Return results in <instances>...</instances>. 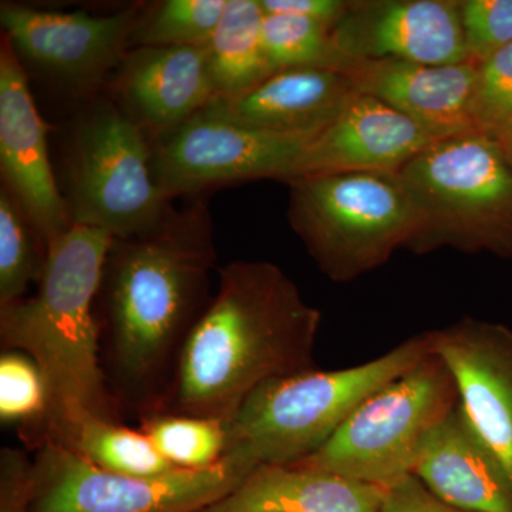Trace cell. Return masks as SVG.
Masks as SVG:
<instances>
[{
    "instance_id": "2e32d148",
    "label": "cell",
    "mask_w": 512,
    "mask_h": 512,
    "mask_svg": "<svg viewBox=\"0 0 512 512\" xmlns=\"http://www.w3.org/2000/svg\"><path fill=\"white\" fill-rule=\"evenodd\" d=\"M473 63L431 66L400 60L359 59L350 79L357 92L370 94L413 120L431 138L477 131L473 119Z\"/></svg>"
},
{
    "instance_id": "4316f807",
    "label": "cell",
    "mask_w": 512,
    "mask_h": 512,
    "mask_svg": "<svg viewBox=\"0 0 512 512\" xmlns=\"http://www.w3.org/2000/svg\"><path fill=\"white\" fill-rule=\"evenodd\" d=\"M47 389L39 367L28 355L3 350L0 356V420L20 423L26 431L45 419Z\"/></svg>"
},
{
    "instance_id": "d4e9b609",
    "label": "cell",
    "mask_w": 512,
    "mask_h": 512,
    "mask_svg": "<svg viewBox=\"0 0 512 512\" xmlns=\"http://www.w3.org/2000/svg\"><path fill=\"white\" fill-rule=\"evenodd\" d=\"M228 0H167L141 16L133 43L140 47H205Z\"/></svg>"
},
{
    "instance_id": "ffe728a7",
    "label": "cell",
    "mask_w": 512,
    "mask_h": 512,
    "mask_svg": "<svg viewBox=\"0 0 512 512\" xmlns=\"http://www.w3.org/2000/svg\"><path fill=\"white\" fill-rule=\"evenodd\" d=\"M387 491L329 471L261 464L237 490L198 512H380Z\"/></svg>"
},
{
    "instance_id": "52a82bcc",
    "label": "cell",
    "mask_w": 512,
    "mask_h": 512,
    "mask_svg": "<svg viewBox=\"0 0 512 512\" xmlns=\"http://www.w3.org/2000/svg\"><path fill=\"white\" fill-rule=\"evenodd\" d=\"M458 400L450 370L431 353L370 396L319 450L291 464L390 490L413 476L424 441Z\"/></svg>"
},
{
    "instance_id": "7c38bea8",
    "label": "cell",
    "mask_w": 512,
    "mask_h": 512,
    "mask_svg": "<svg viewBox=\"0 0 512 512\" xmlns=\"http://www.w3.org/2000/svg\"><path fill=\"white\" fill-rule=\"evenodd\" d=\"M47 127L33 100L28 74L8 37L0 49V168L6 190L25 212L45 248L73 227L47 151Z\"/></svg>"
},
{
    "instance_id": "e0dca14e",
    "label": "cell",
    "mask_w": 512,
    "mask_h": 512,
    "mask_svg": "<svg viewBox=\"0 0 512 512\" xmlns=\"http://www.w3.org/2000/svg\"><path fill=\"white\" fill-rule=\"evenodd\" d=\"M413 476L448 505L470 512H512V477L457 406L424 441Z\"/></svg>"
},
{
    "instance_id": "cb8c5ba5",
    "label": "cell",
    "mask_w": 512,
    "mask_h": 512,
    "mask_svg": "<svg viewBox=\"0 0 512 512\" xmlns=\"http://www.w3.org/2000/svg\"><path fill=\"white\" fill-rule=\"evenodd\" d=\"M140 430L178 470H205L220 463L227 451V421L154 412L144 414Z\"/></svg>"
},
{
    "instance_id": "4dcf8cb0",
    "label": "cell",
    "mask_w": 512,
    "mask_h": 512,
    "mask_svg": "<svg viewBox=\"0 0 512 512\" xmlns=\"http://www.w3.org/2000/svg\"><path fill=\"white\" fill-rule=\"evenodd\" d=\"M380 512H470L460 510L439 500L430 493L416 476L407 477L402 483L387 491Z\"/></svg>"
},
{
    "instance_id": "603a6c76",
    "label": "cell",
    "mask_w": 512,
    "mask_h": 512,
    "mask_svg": "<svg viewBox=\"0 0 512 512\" xmlns=\"http://www.w3.org/2000/svg\"><path fill=\"white\" fill-rule=\"evenodd\" d=\"M328 25L288 15H265L262 39L272 67L333 70L350 77L359 59L333 42Z\"/></svg>"
},
{
    "instance_id": "ba28073f",
    "label": "cell",
    "mask_w": 512,
    "mask_h": 512,
    "mask_svg": "<svg viewBox=\"0 0 512 512\" xmlns=\"http://www.w3.org/2000/svg\"><path fill=\"white\" fill-rule=\"evenodd\" d=\"M144 130L111 103L97 104L77 128L69 168L73 225L114 239L156 231L173 207L151 170Z\"/></svg>"
},
{
    "instance_id": "9c48e42d",
    "label": "cell",
    "mask_w": 512,
    "mask_h": 512,
    "mask_svg": "<svg viewBox=\"0 0 512 512\" xmlns=\"http://www.w3.org/2000/svg\"><path fill=\"white\" fill-rule=\"evenodd\" d=\"M35 450L29 512H198L237 490L258 467L225 454L205 470L133 477L96 467L53 441H40Z\"/></svg>"
},
{
    "instance_id": "484cf974",
    "label": "cell",
    "mask_w": 512,
    "mask_h": 512,
    "mask_svg": "<svg viewBox=\"0 0 512 512\" xmlns=\"http://www.w3.org/2000/svg\"><path fill=\"white\" fill-rule=\"evenodd\" d=\"M25 212L5 187L0 191V306L20 301L32 284H39L46 254H40L30 234ZM32 227V225H30Z\"/></svg>"
},
{
    "instance_id": "8992f818",
    "label": "cell",
    "mask_w": 512,
    "mask_h": 512,
    "mask_svg": "<svg viewBox=\"0 0 512 512\" xmlns=\"http://www.w3.org/2000/svg\"><path fill=\"white\" fill-rule=\"evenodd\" d=\"M289 185V224L333 282H352L407 249L413 202L392 173L303 175Z\"/></svg>"
},
{
    "instance_id": "9a60e30c",
    "label": "cell",
    "mask_w": 512,
    "mask_h": 512,
    "mask_svg": "<svg viewBox=\"0 0 512 512\" xmlns=\"http://www.w3.org/2000/svg\"><path fill=\"white\" fill-rule=\"evenodd\" d=\"M433 143L399 110L357 92L338 119L306 144L295 178L359 171L397 174Z\"/></svg>"
},
{
    "instance_id": "4fadbf2b",
    "label": "cell",
    "mask_w": 512,
    "mask_h": 512,
    "mask_svg": "<svg viewBox=\"0 0 512 512\" xmlns=\"http://www.w3.org/2000/svg\"><path fill=\"white\" fill-rule=\"evenodd\" d=\"M330 33L355 59L468 62L458 0H349Z\"/></svg>"
},
{
    "instance_id": "d6a6232c",
    "label": "cell",
    "mask_w": 512,
    "mask_h": 512,
    "mask_svg": "<svg viewBox=\"0 0 512 512\" xmlns=\"http://www.w3.org/2000/svg\"><path fill=\"white\" fill-rule=\"evenodd\" d=\"M494 138L498 141L500 147L503 148L505 156H507L512 164V123L510 126L503 128L500 133L495 134Z\"/></svg>"
},
{
    "instance_id": "7a4b0ae2",
    "label": "cell",
    "mask_w": 512,
    "mask_h": 512,
    "mask_svg": "<svg viewBox=\"0 0 512 512\" xmlns=\"http://www.w3.org/2000/svg\"><path fill=\"white\" fill-rule=\"evenodd\" d=\"M215 262L204 204L174 210L143 237L114 239L104 266L106 355L117 389L144 414L163 402L205 306Z\"/></svg>"
},
{
    "instance_id": "44dd1931",
    "label": "cell",
    "mask_w": 512,
    "mask_h": 512,
    "mask_svg": "<svg viewBox=\"0 0 512 512\" xmlns=\"http://www.w3.org/2000/svg\"><path fill=\"white\" fill-rule=\"evenodd\" d=\"M264 18L259 0H228L220 25L205 46L215 99H237L276 72L262 39Z\"/></svg>"
},
{
    "instance_id": "3957f363",
    "label": "cell",
    "mask_w": 512,
    "mask_h": 512,
    "mask_svg": "<svg viewBox=\"0 0 512 512\" xmlns=\"http://www.w3.org/2000/svg\"><path fill=\"white\" fill-rule=\"evenodd\" d=\"M113 242L109 232L73 225L47 245L35 295L0 306L2 349L28 355L46 383L45 419L28 430L33 447L87 416L116 421L94 315Z\"/></svg>"
},
{
    "instance_id": "6da1fadb",
    "label": "cell",
    "mask_w": 512,
    "mask_h": 512,
    "mask_svg": "<svg viewBox=\"0 0 512 512\" xmlns=\"http://www.w3.org/2000/svg\"><path fill=\"white\" fill-rule=\"evenodd\" d=\"M320 320L279 266L225 265L156 412L228 423L262 384L316 369Z\"/></svg>"
},
{
    "instance_id": "ac0fdd59",
    "label": "cell",
    "mask_w": 512,
    "mask_h": 512,
    "mask_svg": "<svg viewBox=\"0 0 512 512\" xmlns=\"http://www.w3.org/2000/svg\"><path fill=\"white\" fill-rule=\"evenodd\" d=\"M119 67L117 90L131 119L161 137L215 99L205 47H138Z\"/></svg>"
},
{
    "instance_id": "1f68e13d",
    "label": "cell",
    "mask_w": 512,
    "mask_h": 512,
    "mask_svg": "<svg viewBox=\"0 0 512 512\" xmlns=\"http://www.w3.org/2000/svg\"><path fill=\"white\" fill-rule=\"evenodd\" d=\"M265 15L316 20L333 28L348 9V0H259Z\"/></svg>"
},
{
    "instance_id": "5b68a950",
    "label": "cell",
    "mask_w": 512,
    "mask_h": 512,
    "mask_svg": "<svg viewBox=\"0 0 512 512\" xmlns=\"http://www.w3.org/2000/svg\"><path fill=\"white\" fill-rule=\"evenodd\" d=\"M417 228L407 249L512 259V164L490 134L434 141L399 171Z\"/></svg>"
},
{
    "instance_id": "8fae6325",
    "label": "cell",
    "mask_w": 512,
    "mask_h": 512,
    "mask_svg": "<svg viewBox=\"0 0 512 512\" xmlns=\"http://www.w3.org/2000/svg\"><path fill=\"white\" fill-rule=\"evenodd\" d=\"M140 19L137 6L107 16L0 6V23L15 52L76 89L99 84L120 66Z\"/></svg>"
},
{
    "instance_id": "d6986e66",
    "label": "cell",
    "mask_w": 512,
    "mask_h": 512,
    "mask_svg": "<svg viewBox=\"0 0 512 512\" xmlns=\"http://www.w3.org/2000/svg\"><path fill=\"white\" fill-rule=\"evenodd\" d=\"M356 93L346 74L285 69L237 99H215L208 106L245 126L312 140L338 119Z\"/></svg>"
},
{
    "instance_id": "f1b7e54d",
    "label": "cell",
    "mask_w": 512,
    "mask_h": 512,
    "mask_svg": "<svg viewBox=\"0 0 512 512\" xmlns=\"http://www.w3.org/2000/svg\"><path fill=\"white\" fill-rule=\"evenodd\" d=\"M468 62L480 64L512 43V0H460Z\"/></svg>"
},
{
    "instance_id": "f546056e",
    "label": "cell",
    "mask_w": 512,
    "mask_h": 512,
    "mask_svg": "<svg viewBox=\"0 0 512 512\" xmlns=\"http://www.w3.org/2000/svg\"><path fill=\"white\" fill-rule=\"evenodd\" d=\"M32 461L23 451H0V512H29Z\"/></svg>"
},
{
    "instance_id": "5bb4252c",
    "label": "cell",
    "mask_w": 512,
    "mask_h": 512,
    "mask_svg": "<svg viewBox=\"0 0 512 512\" xmlns=\"http://www.w3.org/2000/svg\"><path fill=\"white\" fill-rule=\"evenodd\" d=\"M430 333L468 420L512 477V329L466 316Z\"/></svg>"
},
{
    "instance_id": "7402d4cb",
    "label": "cell",
    "mask_w": 512,
    "mask_h": 512,
    "mask_svg": "<svg viewBox=\"0 0 512 512\" xmlns=\"http://www.w3.org/2000/svg\"><path fill=\"white\" fill-rule=\"evenodd\" d=\"M53 443L96 467L124 476L157 477L178 470L158 453L143 431L97 416L77 421Z\"/></svg>"
},
{
    "instance_id": "83f0119b",
    "label": "cell",
    "mask_w": 512,
    "mask_h": 512,
    "mask_svg": "<svg viewBox=\"0 0 512 512\" xmlns=\"http://www.w3.org/2000/svg\"><path fill=\"white\" fill-rule=\"evenodd\" d=\"M473 119L480 133H500L512 123V43L477 64Z\"/></svg>"
},
{
    "instance_id": "30bf717a",
    "label": "cell",
    "mask_w": 512,
    "mask_h": 512,
    "mask_svg": "<svg viewBox=\"0 0 512 512\" xmlns=\"http://www.w3.org/2000/svg\"><path fill=\"white\" fill-rule=\"evenodd\" d=\"M163 138L153 151L151 170L170 200L262 178L288 183L311 141L245 126L211 106Z\"/></svg>"
},
{
    "instance_id": "277c9868",
    "label": "cell",
    "mask_w": 512,
    "mask_h": 512,
    "mask_svg": "<svg viewBox=\"0 0 512 512\" xmlns=\"http://www.w3.org/2000/svg\"><path fill=\"white\" fill-rule=\"evenodd\" d=\"M431 353L429 330L363 365L313 369L262 384L228 421L225 454H238L256 466L311 456L370 396Z\"/></svg>"
}]
</instances>
